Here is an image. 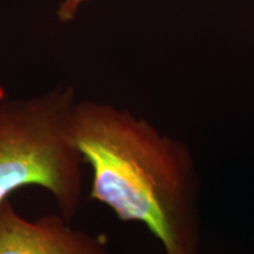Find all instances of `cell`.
Wrapping results in <instances>:
<instances>
[{
  "label": "cell",
  "mask_w": 254,
  "mask_h": 254,
  "mask_svg": "<svg viewBox=\"0 0 254 254\" xmlns=\"http://www.w3.org/2000/svg\"><path fill=\"white\" fill-rule=\"evenodd\" d=\"M73 145L90 166V198L120 220L145 225L165 254H196L199 173L189 146L127 110L77 101Z\"/></svg>",
  "instance_id": "1"
},
{
  "label": "cell",
  "mask_w": 254,
  "mask_h": 254,
  "mask_svg": "<svg viewBox=\"0 0 254 254\" xmlns=\"http://www.w3.org/2000/svg\"><path fill=\"white\" fill-rule=\"evenodd\" d=\"M90 1L92 0H63L58 9H57V15H58L59 20L64 21V23L73 20L77 17L81 6Z\"/></svg>",
  "instance_id": "4"
},
{
  "label": "cell",
  "mask_w": 254,
  "mask_h": 254,
  "mask_svg": "<svg viewBox=\"0 0 254 254\" xmlns=\"http://www.w3.org/2000/svg\"><path fill=\"white\" fill-rule=\"evenodd\" d=\"M0 254H112L104 240L71 226L62 214L27 219L9 200L0 206Z\"/></svg>",
  "instance_id": "3"
},
{
  "label": "cell",
  "mask_w": 254,
  "mask_h": 254,
  "mask_svg": "<svg viewBox=\"0 0 254 254\" xmlns=\"http://www.w3.org/2000/svg\"><path fill=\"white\" fill-rule=\"evenodd\" d=\"M77 101L71 86L0 101V206L21 187L39 186L66 220L75 217L84 165L69 134Z\"/></svg>",
  "instance_id": "2"
}]
</instances>
